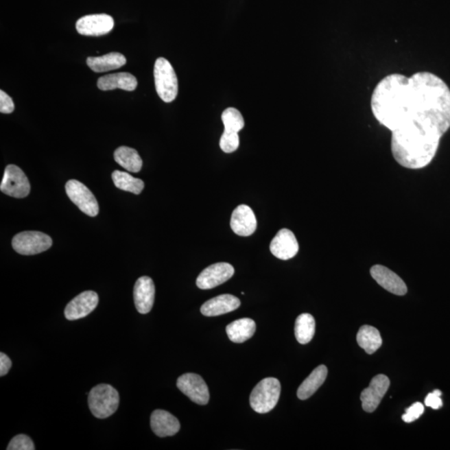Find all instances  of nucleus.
<instances>
[{
    "label": "nucleus",
    "instance_id": "f257e3e1",
    "mask_svg": "<svg viewBox=\"0 0 450 450\" xmlns=\"http://www.w3.org/2000/svg\"><path fill=\"white\" fill-rule=\"evenodd\" d=\"M370 104L375 118L391 131L398 164L410 169L428 166L450 128L447 84L430 72L392 73L376 85Z\"/></svg>",
    "mask_w": 450,
    "mask_h": 450
},
{
    "label": "nucleus",
    "instance_id": "f03ea898",
    "mask_svg": "<svg viewBox=\"0 0 450 450\" xmlns=\"http://www.w3.org/2000/svg\"><path fill=\"white\" fill-rule=\"evenodd\" d=\"M88 408L94 416L107 418L117 411L119 405L118 391L110 385L102 383L89 392Z\"/></svg>",
    "mask_w": 450,
    "mask_h": 450
},
{
    "label": "nucleus",
    "instance_id": "7ed1b4c3",
    "mask_svg": "<svg viewBox=\"0 0 450 450\" xmlns=\"http://www.w3.org/2000/svg\"><path fill=\"white\" fill-rule=\"evenodd\" d=\"M281 392V383L277 379H263L251 392L250 403L252 409L259 414L270 412L276 406Z\"/></svg>",
    "mask_w": 450,
    "mask_h": 450
},
{
    "label": "nucleus",
    "instance_id": "20e7f679",
    "mask_svg": "<svg viewBox=\"0 0 450 450\" xmlns=\"http://www.w3.org/2000/svg\"><path fill=\"white\" fill-rule=\"evenodd\" d=\"M155 88L161 99L165 103H171L176 99L178 92V78L173 66L165 58H158L155 62Z\"/></svg>",
    "mask_w": 450,
    "mask_h": 450
},
{
    "label": "nucleus",
    "instance_id": "39448f33",
    "mask_svg": "<svg viewBox=\"0 0 450 450\" xmlns=\"http://www.w3.org/2000/svg\"><path fill=\"white\" fill-rule=\"evenodd\" d=\"M52 239L40 231H25L14 236V250L23 255H34L48 250L52 246Z\"/></svg>",
    "mask_w": 450,
    "mask_h": 450
},
{
    "label": "nucleus",
    "instance_id": "423d86ee",
    "mask_svg": "<svg viewBox=\"0 0 450 450\" xmlns=\"http://www.w3.org/2000/svg\"><path fill=\"white\" fill-rule=\"evenodd\" d=\"M66 193L81 211L91 217L98 215L99 209L96 198L81 182L71 180L65 185Z\"/></svg>",
    "mask_w": 450,
    "mask_h": 450
},
{
    "label": "nucleus",
    "instance_id": "0eeeda50",
    "mask_svg": "<svg viewBox=\"0 0 450 450\" xmlns=\"http://www.w3.org/2000/svg\"><path fill=\"white\" fill-rule=\"evenodd\" d=\"M0 189L3 193L14 198H25L30 192L28 178L19 167L10 165L6 167Z\"/></svg>",
    "mask_w": 450,
    "mask_h": 450
},
{
    "label": "nucleus",
    "instance_id": "6e6552de",
    "mask_svg": "<svg viewBox=\"0 0 450 450\" xmlns=\"http://www.w3.org/2000/svg\"><path fill=\"white\" fill-rule=\"evenodd\" d=\"M177 387L198 405H205L209 403V388L200 375L192 373L181 375L177 380Z\"/></svg>",
    "mask_w": 450,
    "mask_h": 450
},
{
    "label": "nucleus",
    "instance_id": "1a4fd4ad",
    "mask_svg": "<svg viewBox=\"0 0 450 450\" xmlns=\"http://www.w3.org/2000/svg\"><path fill=\"white\" fill-rule=\"evenodd\" d=\"M114 26V19L106 14L86 15L76 22L78 33L85 36H106Z\"/></svg>",
    "mask_w": 450,
    "mask_h": 450
},
{
    "label": "nucleus",
    "instance_id": "9d476101",
    "mask_svg": "<svg viewBox=\"0 0 450 450\" xmlns=\"http://www.w3.org/2000/svg\"><path fill=\"white\" fill-rule=\"evenodd\" d=\"M234 274V267L230 263H217L202 271L197 278L196 285L201 289H213L228 281Z\"/></svg>",
    "mask_w": 450,
    "mask_h": 450
},
{
    "label": "nucleus",
    "instance_id": "9b49d317",
    "mask_svg": "<svg viewBox=\"0 0 450 450\" xmlns=\"http://www.w3.org/2000/svg\"><path fill=\"white\" fill-rule=\"evenodd\" d=\"M390 386V379L385 375H379L372 379L370 386L364 390L360 395L363 410L368 413L374 412L381 403Z\"/></svg>",
    "mask_w": 450,
    "mask_h": 450
},
{
    "label": "nucleus",
    "instance_id": "f8f14e48",
    "mask_svg": "<svg viewBox=\"0 0 450 450\" xmlns=\"http://www.w3.org/2000/svg\"><path fill=\"white\" fill-rule=\"evenodd\" d=\"M99 304V296L94 291H84L69 303L64 310L68 320L83 319L94 311Z\"/></svg>",
    "mask_w": 450,
    "mask_h": 450
},
{
    "label": "nucleus",
    "instance_id": "ddd939ff",
    "mask_svg": "<svg viewBox=\"0 0 450 450\" xmlns=\"http://www.w3.org/2000/svg\"><path fill=\"white\" fill-rule=\"evenodd\" d=\"M270 249L275 257L282 261H288L298 254L300 247L294 233L283 228L271 241Z\"/></svg>",
    "mask_w": 450,
    "mask_h": 450
},
{
    "label": "nucleus",
    "instance_id": "4468645a",
    "mask_svg": "<svg viewBox=\"0 0 450 450\" xmlns=\"http://www.w3.org/2000/svg\"><path fill=\"white\" fill-rule=\"evenodd\" d=\"M230 227L236 235L248 237L257 228V220L251 208L246 204L239 205L232 213Z\"/></svg>",
    "mask_w": 450,
    "mask_h": 450
},
{
    "label": "nucleus",
    "instance_id": "2eb2a0df",
    "mask_svg": "<svg viewBox=\"0 0 450 450\" xmlns=\"http://www.w3.org/2000/svg\"><path fill=\"white\" fill-rule=\"evenodd\" d=\"M370 274L380 286L395 296H405L408 291L403 279L385 266L377 265L372 267Z\"/></svg>",
    "mask_w": 450,
    "mask_h": 450
},
{
    "label": "nucleus",
    "instance_id": "dca6fc26",
    "mask_svg": "<svg viewBox=\"0 0 450 450\" xmlns=\"http://www.w3.org/2000/svg\"><path fill=\"white\" fill-rule=\"evenodd\" d=\"M155 296V286L153 279L143 276L135 283L134 300L139 313L146 314L153 308Z\"/></svg>",
    "mask_w": 450,
    "mask_h": 450
},
{
    "label": "nucleus",
    "instance_id": "f3484780",
    "mask_svg": "<svg viewBox=\"0 0 450 450\" xmlns=\"http://www.w3.org/2000/svg\"><path fill=\"white\" fill-rule=\"evenodd\" d=\"M150 425L157 436H174L180 431V424L176 417L165 410H154L150 417Z\"/></svg>",
    "mask_w": 450,
    "mask_h": 450
},
{
    "label": "nucleus",
    "instance_id": "a211bd4d",
    "mask_svg": "<svg viewBox=\"0 0 450 450\" xmlns=\"http://www.w3.org/2000/svg\"><path fill=\"white\" fill-rule=\"evenodd\" d=\"M240 306V300L232 294H221L205 302L200 309L203 316L213 317L235 311Z\"/></svg>",
    "mask_w": 450,
    "mask_h": 450
},
{
    "label": "nucleus",
    "instance_id": "6ab92c4d",
    "mask_svg": "<svg viewBox=\"0 0 450 450\" xmlns=\"http://www.w3.org/2000/svg\"><path fill=\"white\" fill-rule=\"evenodd\" d=\"M97 84L99 88L104 91H113L115 88L134 91L138 86V81L137 78L130 73H117L100 77Z\"/></svg>",
    "mask_w": 450,
    "mask_h": 450
},
{
    "label": "nucleus",
    "instance_id": "aec40b11",
    "mask_svg": "<svg viewBox=\"0 0 450 450\" xmlns=\"http://www.w3.org/2000/svg\"><path fill=\"white\" fill-rule=\"evenodd\" d=\"M86 62L93 71L103 73L123 67L126 64V58L122 54L113 52L104 56L88 57Z\"/></svg>",
    "mask_w": 450,
    "mask_h": 450
},
{
    "label": "nucleus",
    "instance_id": "412c9836",
    "mask_svg": "<svg viewBox=\"0 0 450 450\" xmlns=\"http://www.w3.org/2000/svg\"><path fill=\"white\" fill-rule=\"evenodd\" d=\"M256 331V324L253 320L240 319L227 325L226 333L232 342L241 344L251 339Z\"/></svg>",
    "mask_w": 450,
    "mask_h": 450
},
{
    "label": "nucleus",
    "instance_id": "4be33fe9",
    "mask_svg": "<svg viewBox=\"0 0 450 450\" xmlns=\"http://www.w3.org/2000/svg\"><path fill=\"white\" fill-rule=\"evenodd\" d=\"M328 370L325 366H318L309 377L305 379V381L301 383L300 388L297 391V396L301 401H305L316 393L320 389V387L323 385L326 378H327Z\"/></svg>",
    "mask_w": 450,
    "mask_h": 450
},
{
    "label": "nucleus",
    "instance_id": "5701e85b",
    "mask_svg": "<svg viewBox=\"0 0 450 450\" xmlns=\"http://www.w3.org/2000/svg\"><path fill=\"white\" fill-rule=\"evenodd\" d=\"M357 342L368 355L374 354L381 347L383 341L377 329L364 325L357 333Z\"/></svg>",
    "mask_w": 450,
    "mask_h": 450
},
{
    "label": "nucleus",
    "instance_id": "b1692460",
    "mask_svg": "<svg viewBox=\"0 0 450 450\" xmlns=\"http://www.w3.org/2000/svg\"><path fill=\"white\" fill-rule=\"evenodd\" d=\"M115 161L128 171L138 173L141 171L143 161L137 150L130 147H119L115 152Z\"/></svg>",
    "mask_w": 450,
    "mask_h": 450
},
{
    "label": "nucleus",
    "instance_id": "393cba45",
    "mask_svg": "<svg viewBox=\"0 0 450 450\" xmlns=\"http://www.w3.org/2000/svg\"><path fill=\"white\" fill-rule=\"evenodd\" d=\"M296 340L301 344H306L312 340L316 333V320L309 313H302L297 318L294 327Z\"/></svg>",
    "mask_w": 450,
    "mask_h": 450
},
{
    "label": "nucleus",
    "instance_id": "a878e982",
    "mask_svg": "<svg viewBox=\"0 0 450 450\" xmlns=\"http://www.w3.org/2000/svg\"><path fill=\"white\" fill-rule=\"evenodd\" d=\"M112 180L116 187L123 191L133 193L134 195H139L145 189V183L141 178H134L130 174L119 170L113 172Z\"/></svg>",
    "mask_w": 450,
    "mask_h": 450
},
{
    "label": "nucleus",
    "instance_id": "bb28decb",
    "mask_svg": "<svg viewBox=\"0 0 450 450\" xmlns=\"http://www.w3.org/2000/svg\"><path fill=\"white\" fill-rule=\"evenodd\" d=\"M222 121L224 130L239 133L244 127V119L238 110L235 108H228L223 112Z\"/></svg>",
    "mask_w": 450,
    "mask_h": 450
},
{
    "label": "nucleus",
    "instance_id": "cd10ccee",
    "mask_svg": "<svg viewBox=\"0 0 450 450\" xmlns=\"http://www.w3.org/2000/svg\"><path fill=\"white\" fill-rule=\"evenodd\" d=\"M220 146L224 153L235 152L239 146V133L224 130L222 137L220 138Z\"/></svg>",
    "mask_w": 450,
    "mask_h": 450
},
{
    "label": "nucleus",
    "instance_id": "c85d7f7f",
    "mask_svg": "<svg viewBox=\"0 0 450 450\" xmlns=\"http://www.w3.org/2000/svg\"><path fill=\"white\" fill-rule=\"evenodd\" d=\"M8 450H34V442L25 434H19L11 440Z\"/></svg>",
    "mask_w": 450,
    "mask_h": 450
},
{
    "label": "nucleus",
    "instance_id": "c756f323",
    "mask_svg": "<svg viewBox=\"0 0 450 450\" xmlns=\"http://www.w3.org/2000/svg\"><path fill=\"white\" fill-rule=\"evenodd\" d=\"M424 411L425 407L421 403H415L406 410L405 414L402 416V420L405 423H412L420 418Z\"/></svg>",
    "mask_w": 450,
    "mask_h": 450
},
{
    "label": "nucleus",
    "instance_id": "7c9ffc66",
    "mask_svg": "<svg viewBox=\"0 0 450 450\" xmlns=\"http://www.w3.org/2000/svg\"><path fill=\"white\" fill-rule=\"evenodd\" d=\"M14 110V104L11 97L3 91H0V112L2 114H11Z\"/></svg>",
    "mask_w": 450,
    "mask_h": 450
},
{
    "label": "nucleus",
    "instance_id": "2f4dec72",
    "mask_svg": "<svg viewBox=\"0 0 450 450\" xmlns=\"http://www.w3.org/2000/svg\"><path fill=\"white\" fill-rule=\"evenodd\" d=\"M442 392L440 390H436L428 394V396L425 398V405L426 406L430 407L434 410L440 409L443 406V401L441 399Z\"/></svg>",
    "mask_w": 450,
    "mask_h": 450
},
{
    "label": "nucleus",
    "instance_id": "473e14b6",
    "mask_svg": "<svg viewBox=\"0 0 450 450\" xmlns=\"http://www.w3.org/2000/svg\"><path fill=\"white\" fill-rule=\"evenodd\" d=\"M12 366V362L10 359L3 353H0V376L6 375Z\"/></svg>",
    "mask_w": 450,
    "mask_h": 450
}]
</instances>
